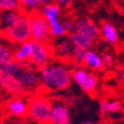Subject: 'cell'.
Wrapping results in <instances>:
<instances>
[{
	"instance_id": "1",
	"label": "cell",
	"mask_w": 124,
	"mask_h": 124,
	"mask_svg": "<svg viewBox=\"0 0 124 124\" xmlns=\"http://www.w3.org/2000/svg\"><path fill=\"white\" fill-rule=\"evenodd\" d=\"M41 86L49 91L65 90L73 82L71 69L63 61H54L39 68Z\"/></svg>"
},
{
	"instance_id": "2",
	"label": "cell",
	"mask_w": 124,
	"mask_h": 124,
	"mask_svg": "<svg viewBox=\"0 0 124 124\" xmlns=\"http://www.w3.org/2000/svg\"><path fill=\"white\" fill-rule=\"evenodd\" d=\"M52 103L51 99L44 95L32 96L28 100L27 116L39 124H50Z\"/></svg>"
},
{
	"instance_id": "3",
	"label": "cell",
	"mask_w": 124,
	"mask_h": 124,
	"mask_svg": "<svg viewBox=\"0 0 124 124\" xmlns=\"http://www.w3.org/2000/svg\"><path fill=\"white\" fill-rule=\"evenodd\" d=\"M4 37L14 44L31 40V30H30V15L27 13H21L18 19L4 32Z\"/></svg>"
},
{
	"instance_id": "4",
	"label": "cell",
	"mask_w": 124,
	"mask_h": 124,
	"mask_svg": "<svg viewBox=\"0 0 124 124\" xmlns=\"http://www.w3.org/2000/svg\"><path fill=\"white\" fill-rule=\"evenodd\" d=\"M16 78L23 86L25 92H34L41 86L39 69L30 63L23 64L22 69L20 70Z\"/></svg>"
},
{
	"instance_id": "5",
	"label": "cell",
	"mask_w": 124,
	"mask_h": 124,
	"mask_svg": "<svg viewBox=\"0 0 124 124\" xmlns=\"http://www.w3.org/2000/svg\"><path fill=\"white\" fill-rule=\"evenodd\" d=\"M30 30L31 40L42 43H48L51 37L50 25L41 13L30 15Z\"/></svg>"
},
{
	"instance_id": "6",
	"label": "cell",
	"mask_w": 124,
	"mask_h": 124,
	"mask_svg": "<svg viewBox=\"0 0 124 124\" xmlns=\"http://www.w3.org/2000/svg\"><path fill=\"white\" fill-rule=\"evenodd\" d=\"M31 41H32V55L30 58V64L39 69L52 62L54 56L53 48L48 43L37 42L33 40Z\"/></svg>"
},
{
	"instance_id": "7",
	"label": "cell",
	"mask_w": 124,
	"mask_h": 124,
	"mask_svg": "<svg viewBox=\"0 0 124 124\" xmlns=\"http://www.w3.org/2000/svg\"><path fill=\"white\" fill-rule=\"evenodd\" d=\"M4 111L9 116L24 118L28 113V100L22 95L9 98L4 103Z\"/></svg>"
},
{
	"instance_id": "8",
	"label": "cell",
	"mask_w": 124,
	"mask_h": 124,
	"mask_svg": "<svg viewBox=\"0 0 124 124\" xmlns=\"http://www.w3.org/2000/svg\"><path fill=\"white\" fill-rule=\"evenodd\" d=\"M50 124H70V108L62 100L52 103Z\"/></svg>"
},
{
	"instance_id": "9",
	"label": "cell",
	"mask_w": 124,
	"mask_h": 124,
	"mask_svg": "<svg viewBox=\"0 0 124 124\" xmlns=\"http://www.w3.org/2000/svg\"><path fill=\"white\" fill-rule=\"evenodd\" d=\"M75 31L95 41L100 36L99 27L88 18H78L75 20Z\"/></svg>"
},
{
	"instance_id": "10",
	"label": "cell",
	"mask_w": 124,
	"mask_h": 124,
	"mask_svg": "<svg viewBox=\"0 0 124 124\" xmlns=\"http://www.w3.org/2000/svg\"><path fill=\"white\" fill-rule=\"evenodd\" d=\"M0 87L7 93L14 96H20L25 92L16 77L9 76L2 71H0Z\"/></svg>"
},
{
	"instance_id": "11",
	"label": "cell",
	"mask_w": 124,
	"mask_h": 124,
	"mask_svg": "<svg viewBox=\"0 0 124 124\" xmlns=\"http://www.w3.org/2000/svg\"><path fill=\"white\" fill-rule=\"evenodd\" d=\"M53 48V55L59 60V61H71V57H73L74 53V45L70 43V41L67 38L61 39L57 41L56 44Z\"/></svg>"
},
{
	"instance_id": "12",
	"label": "cell",
	"mask_w": 124,
	"mask_h": 124,
	"mask_svg": "<svg viewBox=\"0 0 124 124\" xmlns=\"http://www.w3.org/2000/svg\"><path fill=\"white\" fill-rule=\"evenodd\" d=\"M31 55H32V41L31 40L17 44L12 52L13 59L20 62L21 64H29Z\"/></svg>"
},
{
	"instance_id": "13",
	"label": "cell",
	"mask_w": 124,
	"mask_h": 124,
	"mask_svg": "<svg viewBox=\"0 0 124 124\" xmlns=\"http://www.w3.org/2000/svg\"><path fill=\"white\" fill-rule=\"evenodd\" d=\"M82 64L88 70H99L103 68V59L98 52L89 49L85 51Z\"/></svg>"
},
{
	"instance_id": "14",
	"label": "cell",
	"mask_w": 124,
	"mask_h": 124,
	"mask_svg": "<svg viewBox=\"0 0 124 124\" xmlns=\"http://www.w3.org/2000/svg\"><path fill=\"white\" fill-rule=\"evenodd\" d=\"M61 7H59L57 4L51 2L49 4L43 5L42 8L40 10V13L42 14L45 19L48 21L49 25H53L58 23L60 20V16H61Z\"/></svg>"
},
{
	"instance_id": "15",
	"label": "cell",
	"mask_w": 124,
	"mask_h": 124,
	"mask_svg": "<svg viewBox=\"0 0 124 124\" xmlns=\"http://www.w3.org/2000/svg\"><path fill=\"white\" fill-rule=\"evenodd\" d=\"M99 29H100V35L106 43L114 45L119 41L117 29L112 23L107 22V21L102 22Z\"/></svg>"
},
{
	"instance_id": "16",
	"label": "cell",
	"mask_w": 124,
	"mask_h": 124,
	"mask_svg": "<svg viewBox=\"0 0 124 124\" xmlns=\"http://www.w3.org/2000/svg\"><path fill=\"white\" fill-rule=\"evenodd\" d=\"M68 39L70 41V43L74 45L75 48H80L85 51L91 49L93 47V43H94L93 40L77 32V31H73V32L69 33Z\"/></svg>"
},
{
	"instance_id": "17",
	"label": "cell",
	"mask_w": 124,
	"mask_h": 124,
	"mask_svg": "<svg viewBox=\"0 0 124 124\" xmlns=\"http://www.w3.org/2000/svg\"><path fill=\"white\" fill-rule=\"evenodd\" d=\"M21 13L22 11H20L19 9L10 10V11H1L0 12V30L4 32L7 28L15 23Z\"/></svg>"
},
{
	"instance_id": "18",
	"label": "cell",
	"mask_w": 124,
	"mask_h": 124,
	"mask_svg": "<svg viewBox=\"0 0 124 124\" xmlns=\"http://www.w3.org/2000/svg\"><path fill=\"white\" fill-rule=\"evenodd\" d=\"M122 109V104L118 100H107L102 99L99 102V111L102 115L106 113H116Z\"/></svg>"
},
{
	"instance_id": "19",
	"label": "cell",
	"mask_w": 124,
	"mask_h": 124,
	"mask_svg": "<svg viewBox=\"0 0 124 124\" xmlns=\"http://www.w3.org/2000/svg\"><path fill=\"white\" fill-rule=\"evenodd\" d=\"M98 85V78L97 76L92 73V71H88L87 77L84 80V82L79 85L80 89L85 91V93H92L97 87Z\"/></svg>"
},
{
	"instance_id": "20",
	"label": "cell",
	"mask_w": 124,
	"mask_h": 124,
	"mask_svg": "<svg viewBox=\"0 0 124 124\" xmlns=\"http://www.w3.org/2000/svg\"><path fill=\"white\" fill-rule=\"evenodd\" d=\"M22 66H23V64H21L20 62L14 60V59H11L4 65L0 66V71H2L4 74H7L9 76L16 77L20 71V70L22 69Z\"/></svg>"
},
{
	"instance_id": "21",
	"label": "cell",
	"mask_w": 124,
	"mask_h": 124,
	"mask_svg": "<svg viewBox=\"0 0 124 124\" xmlns=\"http://www.w3.org/2000/svg\"><path fill=\"white\" fill-rule=\"evenodd\" d=\"M87 74H88V70L85 68L77 66L76 68L71 70V79L79 86L87 77Z\"/></svg>"
},
{
	"instance_id": "22",
	"label": "cell",
	"mask_w": 124,
	"mask_h": 124,
	"mask_svg": "<svg viewBox=\"0 0 124 124\" xmlns=\"http://www.w3.org/2000/svg\"><path fill=\"white\" fill-rule=\"evenodd\" d=\"M12 52L13 50L11 49L10 46L4 43H0V66L4 65L11 59H13Z\"/></svg>"
},
{
	"instance_id": "23",
	"label": "cell",
	"mask_w": 124,
	"mask_h": 124,
	"mask_svg": "<svg viewBox=\"0 0 124 124\" xmlns=\"http://www.w3.org/2000/svg\"><path fill=\"white\" fill-rule=\"evenodd\" d=\"M50 35L54 38H63L67 35V32L63 26L62 21H59L56 24H53L50 26Z\"/></svg>"
},
{
	"instance_id": "24",
	"label": "cell",
	"mask_w": 124,
	"mask_h": 124,
	"mask_svg": "<svg viewBox=\"0 0 124 124\" xmlns=\"http://www.w3.org/2000/svg\"><path fill=\"white\" fill-rule=\"evenodd\" d=\"M18 0H0V10L1 11H10L19 8Z\"/></svg>"
},
{
	"instance_id": "25",
	"label": "cell",
	"mask_w": 124,
	"mask_h": 124,
	"mask_svg": "<svg viewBox=\"0 0 124 124\" xmlns=\"http://www.w3.org/2000/svg\"><path fill=\"white\" fill-rule=\"evenodd\" d=\"M85 54V50L80 49V48H75L73 57H71V61H73L77 66H79L80 64H82V62H84Z\"/></svg>"
},
{
	"instance_id": "26",
	"label": "cell",
	"mask_w": 124,
	"mask_h": 124,
	"mask_svg": "<svg viewBox=\"0 0 124 124\" xmlns=\"http://www.w3.org/2000/svg\"><path fill=\"white\" fill-rule=\"evenodd\" d=\"M62 23H63V26L66 30L67 34L75 31V20L70 19V18H66L62 21Z\"/></svg>"
},
{
	"instance_id": "27",
	"label": "cell",
	"mask_w": 124,
	"mask_h": 124,
	"mask_svg": "<svg viewBox=\"0 0 124 124\" xmlns=\"http://www.w3.org/2000/svg\"><path fill=\"white\" fill-rule=\"evenodd\" d=\"M18 2L19 4H21L31 10H37L40 7V5L37 3L36 0H18Z\"/></svg>"
},
{
	"instance_id": "28",
	"label": "cell",
	"mask_w": 124,
	"mask_h": 124,
	"mask_svg": "<svg viewBox=\"0 0 124 124\" xmlns=\"http://www.w3.org/2000/svg\"><path fill=\"white\" fill-rule=\"evenodd\" d=\"M102 59H103V68H106V69H109L113 66V63H114V58L113 56L109 53L105 54L104 56H102Z\"/></svg>"
},
{
	"instance_id": "29",
	"label": "cell",
	"mask_w": 124,
	"mask_h": 124,
	"mask_svg": "<svg viewBox=\"0 0 124 124\" xmlns=\"http://www.w3.org/2000/svg\"><path fill=\"white\" fill-rule=\"evenodd\" d=\"M62 101H63L67 106L70 107V106L76 105L78 99H77V97H76L75 95H73V94H68V95H66V96H64L63 98H62Z\"/></svg>"
},
{
	"instance_id": "30",
	"label": "cell",
	"mask_w": 124,
	"mask_h": 124,
	"mask_svg": "<svg viewBox=\"0 0 124 124\" xmlns=\"http://www.w3.org/2000/svg\"><path fill=\"white\" fill-rule=\"evenodd\" d=\"M71 1H73V0H52V2L57 4L61 8H67V7H69L70 5Z\"/></svg>"
},
{
	"instance_id": "31",
	"label": "cell",
	"mask_w": 124,
	"mask_h": 124,
	"mask_svg": "<svg viewBox=\"0 0 124 124\" xmlns=\"http://www.w3.org/2000/svg\"><path fill=\"white\" fill-rule=\"evenodd\" d=\"M18 118L13 117V116H7L3 119H1L0 124H19L18 123Z\"/></svg>"
},
{
	"instance_id": "32",
	"label": "cell",
	"mask_w": 124,
	"mask_h": 124,
	"mask_svg": "<svg viewBox=\"0 0 124 124\" xmlns=\"http://www.w3.org/2000/svg\"><path fill=\"white\" fill-rule=\"evenodd\" d=\"M117 77L119 79H124V68H120L117 70Z\"/></svg>"
},
{
	"instance_id": "33",
	"label": "cell",
	"mask_w": 124,
	"mask_h": 124,
	"mask_svg": "<svg viewBox=\"0 0 124 124\" xmlns=\"http://www.w3.org/2000/svg\"><path fill=\"white\" fill-rule=\"evenodd\" d=\"M37 3L40 5V6H43V5H46V4H49L52 2V0H36Z\"/></svg>"
},
{
	"instance_id": "34",
	"label": "cell",
	"mask_w": 124,
	"mask_h": 124,
	"mask_svg": "<svg viewBox=\"0 0 124 124\" xmlns=\"http://www.w3.org/2000/svg\"><path fill=\"white\" fill-rule=\"evenodd\" d=\"M80 124H95L92 120H90V119H85V120H84Z\"/></svg>"
},
{
	"instance_id": "35",
	"label": "cell",
	"mask_w": 124,
	"mask_h": 124,
	"mask_svg": "<svg viewBox=\"0 0 124 124\" xmlns=\"http://www.w3.org/2000/svg\"><path fill=\"white\" fill-rule=\"evenodd\" d=\"M122 65H123V68H124V60H123V62H122Z\"/></svg>"
}]
</instances>
